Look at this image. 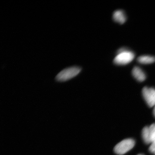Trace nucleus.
I'll return each instance as SVG.
<instances>
[{"label": "nucleus", "mask_w": 155, "mask_h": 155, "mask_svg": "<svg viewBox=\"0 0 155 155\" xmlns=\"http://www.w3.org/2000/svg\"><path fill=\"white\" fill-rule=\"evenodd\" d=\"M135 56V54L133 52L125 48H121L118 50L114 62L117 65L127 64L133 61Z\"/></svg>", "instance_id": "nucleus-1"}, {"label": "nucleus", "mask_w": 155, "mask_h": 155, "mask_svg": "<svg viewBox=\"0 0 155 155\" xmlns=\"http://www.w3.org/2000/svg\"><path fill=\"white\" fill-rule=\"evenodd\" d=\"M81 69L78 67L67 68L61 71L56 77L58 82H63L70 80L77 76L81 72Z\"/></svg>", "instance_id": "nucleus-2"}, {"label": "nucleus", "mask_w": 155, "mask_h": 155, "mask_svg": "<svg viewBox=\"0 0 155 155\" xmlns=\"http://www.w3.org/2000/svg\"><path fill=\"white\" fill-rule=\"evenodd\" d=\"M135 141L132 139H127L122 140L116 145L114 148V152L119 155L124 154L134 147Z\"/></svg>", "instance_id": "nucleus-3"}, {"label": "nucleus", "mask_w": 155, "mask_h": 155, "mask_svg": "<svg viewBox=\"0 0 155 155\" xmlns=\"http://www.w3.org/2000/svg\"><path fill=\"white\" fill-rule=\"evenodd\" d=\"M142 94L145 101L150 107L155 105V89L144 87L142 90Z\"/></svg>", "instance_id": "nucleus-4"}, {"label": "nucleus", "mask_w": 155, "mask_h": 155, "mask_svg": "<svg viewBox=\"0 0 155 155\" xmlns=\"http://www.w3.org/2000/svg\"><path fill=\"white\" fill-rule=\"evenodd\" d=\"M132 73L134 78L139 82H143L146 79L145 74L140 67H135L132 71Z\"/></svg>", "instance_id": "nucleus-5"}, {"label": "nucleus", "mask_w": 155, "mask_h": 155, "mask_svg": "<svg viewBox=\"0 0 155 155\" xmlns=\"http://www.w3.org/2000/svg\"><path fill=\"white\" fill-rule=\"evenodd\" d=\"M113 18L115 22L120 24H123L127 20V17L124 12L121 10H118L114 12Z\"/></svg>", "instance_id": "nucleus-6"}, {"label": "nucleus", "mask_w": 155, "mask_h": 155, "mask_svg": "<svg viewBox=\"0 0 155 155\" xmlns=\"http://www.w3.org/2000/svg\"><path fill=\"white\" fill-rule=\"evenodd\" d=\"M137 61L143 64H150L155 62V57L151 55H142L137 58Z\"/></svg>", "instance_id": "nucleus-7"}, {"label": "nucleus", "mask_w": 155, "mask_h": 155, "mask_svg": "<svg viewBox=\"0 0 155 155\" xmlns=\"http://www.w3.org/2000/svg\"><path fill=\"white\" fill-rule=\"evenodd\" d=\"M142 136L143 140L147 144L151 143L149 127H145L142 131Z\"/></svg>", "instance_id": "nucleus-8"}, {"label": "nucleus", "mask_w": 155, "mask_h": 155, "mask_svg": "<svg viewBox=\"0 0 155 155\" xmlns=\"http://www.w3.org/2000/svg\"><path fill=\"white\" fill-rule=\"evenodd\" d=\"M151 143L155 144V124H153L150 127Z\"/></svg>", "instance_id": "nucleus-9"}, {"label": "nucleus", "mask_w": 155, "mask_h": 155, "mask_svg": "<svg viewBox=\"0 0 155 155\" xmlns=\"http://www.w3.org/2000/svg\"><path fill=\"white\" fill-rule=\"evenodd\" d=\"M149 150L150 152L155 155V144H151L150 148H149Z\"/></svg>", "instance_id": "nucleus-10"}, {"label": "nucleus", "mask_w": 155, "mask_h": 155, "mask_svg": "<svg viewBox=\"0 0 155 155\" xmlns=\"http://www.w3.org/2000/svg\"><path fill=\"white\" fill-rule=\"evenodd\" d=\"M153 113L155 117V105L154 106V108L153 110Z\"/></svg>", "instance_id": "nucleus-11"}, {"label": "nucleus", "mask_w": 155, "mask_h": 155, "mask_svg": "<svg viewBox=\"0 0 155 155\" xmlns=\"http://www.w3.org/2000/svg\"><path fill=\"white\" fill-rule=\"evenodd\" d=\"M143 155L141 154H138V155Z\"/></svg>", "instance_id": "nucleus-12"}]
</instances>
